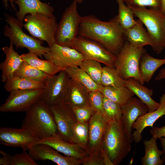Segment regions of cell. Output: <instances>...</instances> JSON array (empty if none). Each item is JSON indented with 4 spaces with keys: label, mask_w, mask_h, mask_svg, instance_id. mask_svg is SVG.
Here are the masks:
<instances>
[{
    "label": "cell",
    "mask_w": 165,
    "mask_h": 165,
    "mask_svg": "<svg viewBox=\"0 0 165 165\" xmlns=\"http://www.w3.org/2000/svg\"><path fill=\"white\" fill-rule=\"evenodd\" d=\"M79 35L94 40L116 56L126 41L125 30L118 22L117 15L103 21L93 15L82 16Z\"/></svg>",
    "instance_id": "1"
},
{
    "label": "cell",
    "mask_w": 165,
    "mask_h": 165,
    "mask_svg": "<svg viewBox=\"0 0 165 165\" xmlns=\"http://www.w3.org/2000/svg\"><path fill=\"white\" fill-rule=\"evenodd\" d=\"M21 127L29 130L38 141L58 134L50 107L41 99L26 112Z\"/></svg>",
    "instance_id": "2"
},
{
    "label": "cell",
    "mask_w": 165,
    "mask_h": 165,
    "mask_svg": "<svg viewBox=\"0 0 165 165\" xmlns=\"http://www.w3.org/2000/svg\"><path fill=\"white\" fill-rule=\"evenodd\" d=\"M129 7L146 27L154 45L153 50L161 53L165 45V13L160 9Z\"/></svg>",
    "instance_id": "3"
},
{
    "label": "cell",
    "mask_w": 165,
    "mask_h": 165,
    "mask_svg": "<svg viewBox=\"0 0 165 165\" xmlns=\"http://www.w3.org/2000/svg\"><path fill=\"white\" fill-rule=\"evenodd\" d=\"M131 143L125 134L122 119L108 123L103 146L114 165H118L127 156Z\"/></svg>",
    "instance_id": "4"
},
{
    "label": "cell",
    "mask_w": 165,
    "mask_h": 165,
    "mask_svg": "<svg viewBox=\"0 0 165 165\" xmlns=\"http://www.w3.org/2000/svg\"><path fill=\"white\" fill-rule=\"evenodd\" d=\"M5 19L7 24L4 27V35L8 38L16 48H26L41 58L49 51L50 47L42 46L43 41L24 32L23 24L16 18L6 14Z\"/></svg>",
    "instance_id": "5"
},
{
    "label": "cell",
    "mask_w": 165,
    "mask_h": 165,
    "mask_svg": "<svg viewBox=\"0 0 165 165\" xmlns=\"http://www.w3.org/2000/svg\"><path fill=\"white\" fill-rule=\"evenodd\" d=\"M146 51L144 47L134 46L126 41L116 55L114 67L120 76L126 80L132 78L142 84L145 83L140 74L139 64L141 57Z\"/></svg>",
    "instance_id": "6"
},
{
    "label": "cell",
    "mask_w": 165,
    "mask_h": 165,
    "mask_svg": "<svg viewBox=\"0 0 165 165\" xmlns=\"http://www.w3.org/2000/svg\"><path fill=\"white\" fill-rule=\"evenodd\" d=\"M23 27L33 37L46 41L50 48L55 43V36L58 24L54 16L49 17L41 13L28 14L24 20Z\"/></svg>",
    "instance_id": "7"
},
{
    "label": "cell",
    "mask_w": 165,
    "mask_h": 165,
    "mask_svg": "<svg viewBox=\"0 0 165 165\" xmlns=\"http://www.w3.org/2000/svg\"><path fill=\"white\" fill-rule=\"evenodd\" d=\"M77 3L73 0L63 13L55 36V43L59 45L70 47L79 35L82 16L78 11Z\"/></svg>",
    "instance_id": "8"
},
{
    "label": "cell",
    "mask_w": 165,
    "mask_h": 165,
    "mask_svg": "<svg viewBox=\"0 0 165 165\" xmlns=\"http://www.w3.org/2000/svg\"><path fill=\"white\" fill-rule=\"evenodd\" d=\"M70 47L81 53L84 59L94 60L105 66L114 67L116 56L94 40L78 35L72 42Z\"/></svg>",
    "instance_id": "9"
},
{
    "label": "cell",
    "mask_w": 165,
    "mask_h": 165,
    "mask_svg": "<svg viewBox=\"0 0 165 165\" xmlns=\"http://www.w3.org/2000/svg\"><path fill=\"white\" fill-rule=\"evenodd\" d=\"M71 79L65 70L49 76L45 83L40 99L50 106L64 103Z\"/></svg>",
    "instance_id": "10"
},
{
    "label": "cell",
    "mask_w": 165,
    "mask_h": 165,
    "mask_svg": "<svg viewBox=\"0 0 165 165\" xmlns=\"http://www.w3.org/2000/svg\"><path fill=\"white\" fill-rule=\"evenodd\" d=\"M43 89L16 90L10 92L4 103L0 106V111L26 112L40 99Z\"/></svg>",
    "instance_id": "11"
},
{
    "label": "cell",
    "mask_w": 165,
    "mask_h": 165,
    "mask_svg": "<svg viewBox=\"0 0 165 165\" xmlns=\"http://www.w3.org/2000/svg\"><path fill=\"white\" fill-rule=\"evenodd\" d=\"M44 57L57 66L64 68L79 67L84 58L82 54L71 47L63 46L56 43L50 48Z\"/></svg>",
    "instance_id": "12"
},
{
    "label": "cell",
    "mask_w": 165,
    "mask_h": 165,
    "mask_svg": "<svg viewBox=\"0 0 165 165\" xmlns=\"http://www.w3.org/2000/svg\"><path fill=\"white\" fill-rule=\"evenodd\" d=\"M58 130L62 140L72 143V127L77 122L72 108L64 103L50 106Z\"/></svg>",
    "instance_id": "13"
},
{
    "label": "cell",
    "mask_w": 165,
    "mask_h": 165,
    "mask_svg": "<svg viewBox=\"0 0 165 165\" xmlns=\"http://www.w3.org/2000/svg\"><path fill=\"white\" fill-rule=\"evenodd\" d=\"M108 123L101 115L94 113L89 122V139L86 147L88 155L100 153Z\"/></svg>",
    "instance_id": "14"
},
{
    "label": "cell",
    "mask_w": 165,
    "mask_h": 165,
    "mask_svg": "<svg viewBox=\"0 0 165 165\" xmlns=\"http://www.w3.org/2000/svg\"><path fill=\"white\" fill-rule=\"evenodd\" d=\"M38 141L25 129L22 127L19 129L9 127L0 128V143L4 146L28 150Z\"/></svg>",
    "instance_id": "15"
},
{
    "label": "cell",
    "mask_w": 165,
    "mask_h": 165,
    "mask_svg": "<svg viewBox=\"0 0 165 165\" xmlns=\"http://www.w3.org/2000/svg\"><path fill=\"white\" fill-rule=\"evenodd\" d=\"M28 154L35 161L50 160L58 165H79L81 160L64 156L50 146L44 144L33 145L28 149Z\"/></svg>",
    "instance_id": "16"
},
{
    "label": "cell",
    "mask_w": 165,
    "mask_h": 165,
    "mask_svg": "<svg viewBox=\"0 0 165 165\" xmlns=\"http://www.w3.org/2000/svg\"><path fill=\"white\" fill-rule=\"evenodd\" d=\"M121 108L125 133L132 143L133 141V126L139 117L148 112V108L139 99L134 97Z\"/></svg>",
    "instance_id": "17"
},
{
    "label": "cell",
    "mask_w": 165,
    "mask_h": 165,
    "mask_svg": "<svg viewBox=\"0 0 165 165\" xmlns=\"http://www.w3.org/2000/svg\"><path fill=\"white\" fill-rule=\"evenodd\" d=\"M39 144L48 145L66 156L79 159H82L88 156L85 148L80 145L63 140L57 135L38 141L32 146Z\"/></svg>",
    "instance_id": "18"
},
{
    "label": "cell",
    "mask_w": 165,
    "mask_h": 165,
    "mask_svg": "<svg viewBox=\"0 0 165 165\" xmlns=\"http://www.w3.org/2000/svg\"><path fill=\"white\" fill-rule=\"evenodd\" d=\"M159 103L160 105L157 109L139 117L134 123L132 129L135 130L133 133V137L135 143L141 141L142 133L145 128L149 127H152L159 118L165 115V94L160 97Z\"/></svg>",
    "instance_id": "19"
},
{
    "label": "cell",
    "mask_w": 165,
    "mask_h": 165,
    "mask_svg": "<svg viewBox=\"0 0 165 165\" xmlns=\"http://www.w3.org/2000/svg\"><path fill=\"white\" fill-rule=\"evenodd\" d=\"M15 3L19 8L18 10L16 11V18L23 24L25 16L28 14L41 13L49 17L54 16L53 7L40 0H16Z\"/></svg>",
    "instance_id": "20"
},
{
    "label": "cell",
    "mask_w": 165,
    "mask_h": 165,
    "mask_svg": "<svg viewBox=\"0 0 165 165\" xmlns=\"http://www.w3.org/2000/svg\"><path fill=\"white\" fill-rule=\"evenodd\" d=\"M13 45L10 42L9 46H5L2 48L6 55L5 59L0 64L1 80L3 82L5 83L14 76V73L23 62L21 55L14 50Z\"/></svg>",
    "instance_id": "21"
},
{
    "label": "cell",
    "mask_w": 165,
    "mask_h": 165,
    "mask_svg": "<svg viewBox=\"0 0 165 165\" xmlns=\"http://www.w3.org/2000/svg\"><path fill=\"white\" fill-rule=\"evenodd\" d=\"M89 93L82 86L71 79L64 103L71 108L90 106Z\"/></svg>",
    "instance_id": "22"
},
{
    "label": "cell",
    "mask_w": 165,
    "mask_h": 165,
    "mask_svg": "<svg viewBox=\"0 0 165 165\" xmlns=\"http://www.w3.org/2000/svg\"><path fill=\"white\" fill-rule=\"evenodd\" d=\"M125 86L130 89L147 106L148 112H152L159 107L160 103L152 98L153 90L142 84L132 78L126 79Z\"/></svg>",
    "instance_id": "23"
},
{
    "label": "cell",
    "mask_w": 165,
    "mask_h": 165,
    "mask_svg": "<svg viewBox=\"0 0 165 165\" xmlns=\"http://www.w3.org/2000/svg\"><path fill=\"white\" fill-rule=\"evenodd\" d=\"M125 32L126 41L132 45L140 47L148 45L154 49V45L152 38L139 19L135 24L125 30Z\"/></svg>",
    "instance_id": "24"
},
{
    "label": "cell",
    "mask_w": 165,
    "mask_h": 165,
    "mask_svg": "<svg viewBox=\"0 0 165 165\" xmlns=\"http://www.w3.org/2000/svg\"><path fill=\"white\" fill-rule=\"evenodd\" d=\"M165 64V57L158 59L152 57L145 51L142 54L140 62L139 71L144 82L149 83L156 71Z\"/></svg>",
    "instance_id": "25"
},
{
    "label": "cell",
    "mask_w": 165,
    "mask_h": 165,
    "mask_svg": "<svg viewBox=\"0 0 165 165\" xmlns=\"http://www.w3.org/2000/svg\"><path fill=\"white\" fill-rule=\"evenodd\" d=\"M24 61L42 72L49 76L56 75L65 69L57 66L49 60L39 59L35 53L29 52L21 55Z\"/></svg>",
    "instance_id": "26"
},
{
    "label": "cell",
    "mask_w": 165,
    "mask_h": 165,
    "mask_svg": "<svg viewBox=\"0 0 165 165\" xmlns=\"http://www.w3.org/2000/svg\"><path fill=\"white\" fill-rule=\"evenodd\" d=\"M103 95L121 107L126 105L135 95L125 86H103L99 91Z\"/></svg>",
    "instance_id": "27"
},
{
    "label": "cell",
    "mask_w": 165,
    "mask_h": 165,
    "mask_svg": "<svg viewBox=\"0 0 165 165\" xmlns=\"http://www.w3.org/2000/svg\"><path fill=\"white\" fill-rule=\"evenodd\" d=\"M157 140L152 137L149 140L144 141L145 154L141 160L142 165H162L164 163L161 158L163 152L158 148Z\"/></svg>",
    "instance_id": "28"
},
{
    "label": "cell",
    "mask_w": 165,
    "mask_h": 165,
    "mask_svg": "<svg viewBox=\"0 0 165 165\" xmlns=\"http://www.w3.org/2000/svg\"><path fill=\"white\" fill-rule=\"evenodd\" d=\"M70 79L84 87L89 92L100 91L102 86L95 82L79 67H69L65 69Z\"/></svg>",
    "instance_id": "29"
},
{
    "label": "cell",
    "mask_w": 165,
    "mask_h": 165,
    "mask_svg": "<svg viewBox=\"0 0 165 165\" xmlns=\"http://www.w3.org/2000/svg\"><path fill=\"white\" fill-rule=\"evenodd\" d=\"M45 83L24 77L14 76L5 82L4 88L10 92L16 90H26L43 89Z\"/></svg>",
    "instance_id": "30"
},
{
    "label": "cell",
    "mask_w": 165,
    "mask_h": 165,
    "mask_svg": "<svg viewBox=\"0 0 165 165\" xmlns=\"http://www.w3.org/2000/svg\"><path fill=\"white\" fill-rule=\"evenodd\" d=\"M14 76L26 78L45 83L49 75L23 61Z\"/></svg>",
    "instance_id": "31"
},
{
    "label": "cell",
    "mask_w": 165,
    "mask_h": 165,
    "mask_svg": "<svg viewBox=\"0 0 165 165\" xmlns=\"http://www.w3.org/2000/svg\"><path fill=\"white\" fill-rule=\"evenodd\" d=\"M118 5V22L121 27L126 30L135 24L137 20L134 18V15L131 9L123 0H116Z\"/></svg>",
    "instance_id": "32"
},
{
    "label": "cell",
    "mask_w": 165,
    "mask_h": 165,
    "mask_svg": "<svg viewBox=\"0 0 165 165\" xmlns=\"http://www.w3.org/2000/svg\"><path fill=\"white\" fill-rule=\"evenodd\" d=\"M126 80L122 78L115 67H103L101 85L103 86H125Z\"/></svg>",
    "instance_id": "33"
},
{
    "label": "cell",
    "mask_w": 165,
    "mask_h": 165,
    "mask_svg": "<svg viewBox=\"0 0 165 165\" xmlns=\"http://www.w3.org/2000/svg\"><path fill=\"white\" fill-rule=\"evenodd\" d=\"M72 143L80 145L86 149L89 139V122L77 121L72 126Z\"/></svg>",
    "instance_id": "34"
},
{
    "label": "cell",
    "mask_w": 165,
    "mask_h": 165,
    "mask_svg": "<svg viewBox=\"0 0 165 165\" xmlns=\"http://www.w3.org/2000/svg\"><path fill=\"white\" fill-rule=\"evenodd\" d=\"M103 117L108 122L119 121L122 119L121 107L118 104L104 96Z\"/></svg>",
    "instance_id": "35"
},
{
    "label": "cell",
    "mask_w": 165,
    "mask_h": 165,
    "mask_svg": "<svg viewBox=\"0 0 165 165\" xmlns=\"http://www.w3.org/2000/svg\"><path fill=\"white\" fill-rule=\"evenodd\" d=\"M79 67L86 72L95 82L101 85L103 67L100 62L93 60L84 59Z\"/></svg>",
    "instance_id": "36"
},
{
    "label": "cell",
    "mask_w": 165,
    "mask_h": 165,
    "mask_svg": "<svg viewBox=\"0 0 165 165\" xmlns=\"http://www.w3.org/2000/svg\"><path fill=\"white\" fill-rule=\"evenodd\" d=\"M23 152L20 153L11 155L8 154V157L10 165H38L27 152V149H22Z\"/></svg>",
    "instance_id": "37"
},
{
    "label": "cell",
    "mask_w": 165,
    "mask_h": 165,
    "mask_svg": "<svg viewBox=\"0 0 165 165\" xmlns=\"http://www.w3.org/2000/svg\"><path fill=\"white\" fill-rule=\"evenodd\" d=\"M104 96L99 91H93L89 93V100L90 106L94 113L103 117V98Z\"/></svg>",
    "instance_id": "38"
},
{
    "label": "cell",
    "mask_w": 165,
    "mask_h": 165,
    "mask_svg": "<svg viewBox=\"0 0 165 165\" xmlns=\"http://www.w3.org/2000/svg\"><path fill=\"white\" fill-rule=\"evenodd\" d=\"M77 122H88L94 112L90 106L74 107L72 108Z\"/></svg>",
    "instance_id": "39"
},
{
    "label": "cell",
    "mask_w": 165,
    "mask_h": 165,
    "mask_svg": "<svg viewBox=\"0 0 165 165\" xmlns=\"http://www.w3.org/2000/svg\"><path fill=\"white\" fill-rule=\"evenodd\" d=\"M127 5L133 7H149L160 9V0H123Z\"/></svg>",
    "instance_id": "40"
},
{
    "label": "cell",
    "mask_w": 165,
    "mask_h": 165,
    "mask_svg": "<svg viewBox=\"0 0 165 165\" xmlns=\"http://www.w3.org/2000/svg\"><path fill=\"white\" fill-rule=\"evenodd\" d=\"M81 162L84 165H104L100 152L99 154L89 155L81 160Z\"/></svg>",
    "instance_id": "41"
},
{
    "label": "cell",
    "mask_w": 165,
    "mask_h": 165,
    "mask_svg": "<svg viewBox=\"0 0 165 165\" xmlns=\"http://www.w3.org/2000/svg\"><path fill=\"white\" fill-rule=\"evenodd\" d=\"M152 137L156 139L165 137V125L161 127H152L150 130Z\"/></svg>",
    "instance_id": "42"
},
{
    "label": "cell",
    "mask_w": 165,
    "mask_h": 165,
    "mask_svg": "<svg viewBox=\"0 0 165 165\" xmlns=\"http://www.w3.org/2000/svg\"><path fill=\"white\" fill-rule=\"evenodd\" d=\"M100 154L102 159L104 165H114L110 159L106 150L104 146L101 150Z\"/></svg>",
    "instance_id": "43"
},
{
    "label": "cell",
    "mask_w": 165,
    "mask_h": 165,
    "mask_svg": "<svg viewBox=\"0 0 165 165\" xmlns=\"http://www.w3.org/2000/svg\"><path fill=\"white\" fill-rule=\"evenodd\" d=\"M0 153L3 156L0 158V165H10V162L8 157V153L1 150Z\"/></svg>",
    "instance_id": "44"
},
{
    "label": "cell",
    "mask_w": 165,
    "mask_h": 165,
    "mask_svg": "<svg viewBox=\"0 0 165 165\" xmlns=\"http://www.w3.org/2000/svg\"><path fill=\"white\" fill-rule=\"evenodd\" d=\"M15 1V0H2L4 6L6 9H7L8 8L11 9L8 3V2H9L12 8L15 11H16V6L14 4Z\"/></svg>",
    "instance_id": "45"
},
{
    "label": "cell",
    "mask_w": 165,
    "mask_h": 165,
    "mask_svg": "<svg viewBox=\"0 0 165 165\" xmlns=\"http://www.w3.org/2000/svg\"><path fill=\"white\" fill-rule=\"evenodd\" d=\"M164 79H165V68L160 70L156 77L155 80L160 81Z\"/></svg>",
    "instance_id": "46"
},
{
    "label": "cell",
    "mask_w": 165,
    "mask_h": 165,
    "mask_svg": "<svg viewBox=\"0 0 165 165\" xmlns=\"http://www.w3.org/2000/svg\"><path fill=\"white\" fill-rule=\"evenodd\" d=\"M159 139L160 140L163 152V156L162 157V159L165 164V137H161Z\"/></svg>",
    "instance_id": "47"
},
{
    "label": "cell",
    "mask_w": 165,
    "mask_h": 165,
    "mask_svg": "<svg viewBox=\"0 0 165 165\" xmlns=\"http://www.w3.org/2000/svg\"><path fill=\"white\" fill-rule=\"evenodd\" d=\"M160 10L165 13V0H160Z\"/></svg>",
    "instance_id": "48"
},
{
    "label": "cell",
    "mask_w": 165,
    "mask_h": 165,
    "mask_svg": "<svg viewBox=\"0 0 165 165\" xmlns=\"http://www.w3.org/2000/svg\"><path fill=\"white\" fill-rule=\"evenodd\" d=\"M75 0L78 3H81L84 0Z\"/></svg>",
    "instance_id": "49"
},
{
    "label": "cell",
    "mask_w": 165,
    "mask_h": 165,
    "mask_svg": "<svg viewBox=\"0 0 165 165\" xmlns=\"http://www.w3.org/2000/svg\"><path fill=\"white\" fill-rule=\"evenodd\" d=\"M164 50H165V46H164Z\"/></svg>",
    "instance_id": "50"
}]
</instances>
